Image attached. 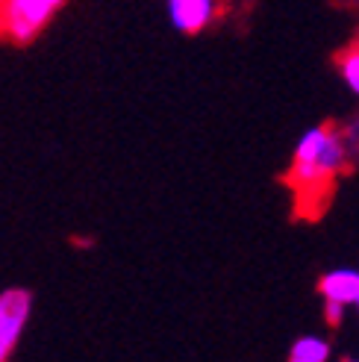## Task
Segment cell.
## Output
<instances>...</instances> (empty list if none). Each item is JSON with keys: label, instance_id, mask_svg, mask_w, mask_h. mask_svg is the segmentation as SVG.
Masks as SVG:
<instances>
[{"label": "cell", "instance_id": "30bf717a", "mask_svg": "<svg viewBox=\"0 0 359 362\" xmlns=\"http://www.w3.org/2000/svg\"><path fill=\"white\" fill-rule=\"evenodd\" d=\"M342 362H359V359H342Z\"/></svg>", "mask_w": 359, "mask_h": 362}, {"label": "cell", "instance_id": "8fae6325", "mask_svg": "<svg viewBox=\"0 0 359 362\" xmlns=\"http://www.w3.org/2000/svg\"><path fill=\"white\" fill-rule=\"evenodd\" d=\"M356 310H359V303H356Z\"/></svg>", "mask_w": 359, "mask_h": 362}, {"label": "cell", "instance_id": "8992f818", "mask_svg": "<svg viewBox=\"0 0 359 362\" xmlns=\"http://www.w3.org/2000/svg\"><path fill=\"white\" fill-rule=\"evenodd\" d=\"M333 345L324 336H298L289 348V362H330Z\"/></svg>", "mask_w": 359, "mask_h": 362}, {"label": "cell", "instance_id": "52a82bcc", "mask_svg": "<svg viewBox=\"0 0 359 362\" xmlns=\"http://www.w3.org/2000/svg\"><path fill=\"white\" fill-rule=\"evenodd\" d=\"M339 74H342L351 92L359 95V45L339 53Z\"/></svg>", "mask_w": 359, "mask_h": 362}, {"label": "cell", "instance_id": "5b68a950", "mask_svg": "<svg viewBox=\"0 0 359 362\" xmlns=\"http://www.w3.org/2000/svg\"><path fill=\"white\" fill-rule=\"evenodd\" d=\"M215 15V0H168V18L180 33H201Z\"/></svg>", "mask_w": 359, "mask_h": 362}, {"label": "cell", "instance_id": "277c9868", "mask_svg": "<svg viewBox=\"0 0 359 362\" xmlns=\"http://www.w3.org/2000/svg\"><path fill=\"white\" fill-rule=\"evenodd\" d=\"M318 295L324 303L356 306L359 303V271L356 268H333L318 280Z\"/></svg>", "mask_w": 359, "mask_h": 362}, {"label": "cell", "instance_id": "3957f363", "mask_svg": "<svg viewBox=\"0 0 359 362\" xmlns=\"http://www.w3.org/2000/svg\"><path fill=\"white\" fill-rule=\"evenodd\" d=\"M30 315H33V295L27 288L12 286L0 292V341L9 351L21 341Z\"/></svg>", "mask_w": 359, "mask_h": 362}, {"label": "cell", "instance_id": "7a4b0ae2", "mask_svg": "<svg viewBox=\"0 0 359 362\" xmlns=\"http://www.w3.org/2000/svg\"><path fill=\"white\" fill-rule=\"evenodd\" d=\"M62 6L65 0H0V35L15 45H30Z\"/></svg>", "mask_w": 359, "mask_h": 362}, {"label": "cell", "instance_id": "9c48e42d", "mask_svg": "<svg viewBox=\"0 0 359 362\" xmlns=\"http://www.w3.org/2000/svg\"><path fill=\"white\" fill-rule=\"evenodd\" d=\"M9 354H12V351L4 345V341H0V362H6V359H9Z\"/></svg>", "mask_w": 359, "mask_h": 362}, {"label": "cell", "instance_id": "6da1fadb", "mask_svg": "<svg viewBox=\"0 0 359 362\" xmlns=\"http://www.w3.org/2000/svg\"><path fill=\"white\" fill-rule=\"evenodd\" d=\"M348 159V141L345 133H339L333 124L312 127L300 136L295 148V162L289 180L300 194H315L330 186V180L345 168Z\"/></svg>", "mask_w": 359, "mask_h": 362}, {"label": "cell", "instance_id": "ba28073f", "mask_svg": "<svg viewBox=\"0 0 359 362\" xmlns=\"http://www.w3.org/2000/svg\"><path fill=\"white\" fill-rule=\"evenodd\" d=\"M345 310H348V306H339V303H324V318H327L330 327H336V324H342Z\"/></svg>", "mask_w": 359, "mask_h": 362}]
</instances>
